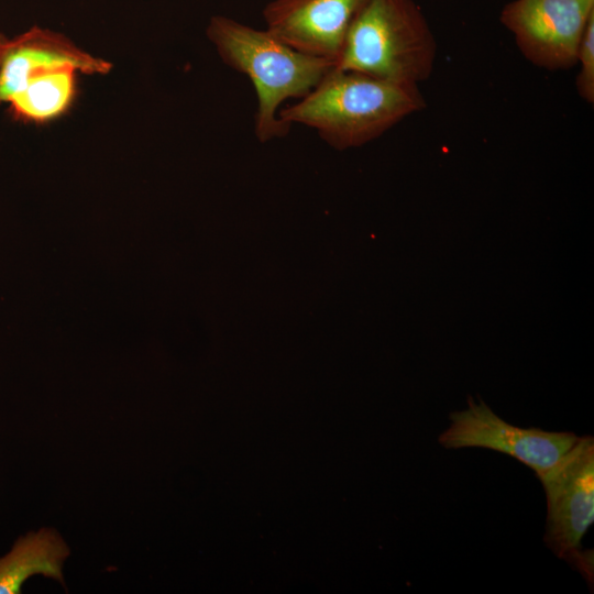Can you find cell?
<instances>
[{
    "instance_id": "1",
    "label": "cell",
    "mask_w": 594,
    "mask_h": 594,
    "mask_svg": "<svg viewBox=\"0 0 594 594\" xmlns=\"http://www.w3.org/2000/svg\"><path fill=\"white\" fill-rule=\"evenodd\" d=\"M425 107L418 85L333 67L310 92L278 111V118L312 128L330 146L346 150L380 138Z\"/></svg>"
},
{
    "instance_id": "2",
    "label": "cell",
    "mask_w": 594,
    "mask_h": 594,
    "mask_svg": "<svg viewBox=\"0 0 594 594\" xmlns=\"http://www.w3.org/2000/svg\"><path fill=\"white\" fill-rule=\"evenodd\" d=\"M206 33L223 63L254 86V132L260 142L287 135L292 125L278 118L279 106L305 97L334 67L331 61L292 48L265 29L229 16L213 15Z\"/></svg>"
},
{
    "instance_id": "3",
    "label": "cell",
    "mask_w": 594,
    "mask_h": 594,
    "mask_svg": "<svg viewBox=\"0 0 594 594\" xmlns=\"http://www.w3.org/2000/svg\"><path fill=\"white\" fill-rule=\"evenodd\" d=\"M436 56L435 35L414 0H365L334 67L418 85L431 76Z\"/></svg>"
},
{
    "instance_id": "4",
    "label": "cell",
    "mask_w": 594,
    "mask_h": 594,
    "mask_svg": "<svg viewBox=\"0 0 594 594\" xmlns=\"http://www.w3.org/2000/svg\"><path fill=\"white\" fill-rule=\"evenodd\" d=\"M547 499L544 543L593 583V554L582 539L594 521V439L579 437L562 459L537 475Z\"/></svg>"
},
{
    "instance_id": "5",
    "label": "cell",
    "mask_w": 594,
    "mask_h": 594,
    "mask_svg": "<svg viewBox=\"0 0 594 594\" xmlns=\"http://www.w3.org/2000/svg\"><path fill=\"white\" fill-rule=\"evenodd\" d=\"M594 16V0H514L501 23L531 64L547 70L576 66L580 44Z\"/></svg>"
},
{
    "instance_id": "6",
    "label": "cell",
    "mask_w": 594,
    "mask_h": 594,
    "mask_svg": "<svg viewBox=\"0 0 594 594\" xmlns=\"http://www.w3.org/2000/svg\"><path fill=\"white\" fill-rule=\"evenodd\" d=\"M468 404L466 409L450 415V427L439 436L443 448H484L506 453L530 468L537 476L558 463L579 439L570 431L514 426L483 400L475 403L469 397Z\"/></svg>"
},
{
    "instance_id": "7",
    "label": "cell",
    "mask_w": 594,
    "mask_h": 594,
    "mask_svg": "<svg viewBox=\"0 0 594 594\" xmlns=\"http://www.w3.org/2000/svg\"><path fill=\"white\" fill-rule=\"evenodd\" d=\"M365 0H272L265 30L292 48L331 61L340 57L350 25Z\"/></svg>"
},
{
    "instance_id": "8",
    "label": "cell",
    "mask_w": 594,
    "mask_h": 594,
    "mask_svg": "<svg viewBox=\"0 0 594 594\" xmlns=\"http://www.w3.org/2000/svg\"><path fill=\"white\" fill-rule=\"evenodd\" d=\"M68 66L85 74H106L111 64L79 50L63 34L33 26L9 38L0 69V102L16 94L33 74Z\"/></svg>"
},
{
    "instance_id": "9",
    "label": "cell",
    "mask_w": 594,
    "mask_h": 594,
    "mask_svg": "<svg viewBox=\"0 0 594 594\" xmlns=\"http://www.w3.org/2000/svg\"><path fill=\"white\" fill-rule=\"evenodd\" d=\"M69 549L54 530L43 528L20 537L0 558V594H18L24 582L36 574L63 583L62 566Z\"/></svg>"
},
{
    "instance_id": "10",
    "label": "cell",
    "mask_w": 594,
    "mask_h": 594,
    "mask_svg": "<svg viewBox=\"0 0 594 594\" xmlns=\"http://www.w3.org/2000/svg\"><path fill=\"white\" fill-rule=\"evenodd\" d=\"M76 72L73 67L62 66L30 76L8 100L14 119L41 123L64 113L75 97Z\"/></svg>"
},
{
    "instance_id": "11",
    "label": "cell",
    "mask_w": 594,
    "mask_h": 594,
    "mask_svg": "<svg viewBox=\"0 0 594 594\" xmlns=\"http://www.w3.org/2000/svg\"><path fill=\"white\" fill-rule=\"evenodd\" d=\"M576 65L579 73L575 86L579 96L587 103L594 102V16L590 20L584 31Z\"/></svg>"
},
{
    "instance_id": "12",
    "label": "cell",
    "mask_w": 594,
    "mask_h": 594,
    "mask_svg": "<svg viewBox=\"0 0 594 594\" xmlns=\"http://www.w3.org/2000/svg\"><path fill=\"white\" fill-rule=\"evenodd\" d=\"M8 42H9V38L6 37L2 33H0V69H1V65H2V61H3Z\"/></svg>"
}]
</instances>
